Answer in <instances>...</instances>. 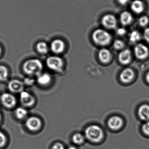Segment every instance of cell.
I'll list each match as a JSON object with an SVG mask.
<instances>
[{
    "instance_id": "1",
    "label": "cell",
    "mask_w": 149,
    "mask_h": 149,
    "mask_svg": "<svg viewBox=\"0 0 149 149\" xmlns=\"http://www.w3.org/2000/svg\"><path fill=\"white\" fill-rule=\"evenodd\" d=\"M43 66L39 59H31L27 60L23 63V71L29 76H38L42 72Z\"/></svg>"
},
{
    "instance_id": "2",
    "label": "cell",
    "mask_w": 149,
    "mask_h": 149,
    "mask_svg": "<svg viewBox=\"0 0 149 149\" xmlns=\"http://www.w3.org/2000/svg\"><path fill=\"white\" fill-rule=\"evenodd\" d=\"M85 135L89 141L93 143H98L104 137V132L102 128L95 125L88 126L85 130Z\"/></svg>"
},
{
    "instance_id": "3",
    "label": "cell",
    "mask_w": 149,
    "mask_h": 149,
    "mask_svg": "<svg viewBox=\"0 0 149 149\" xmlns=\"http://www.w3.org/2000/svg\"><path fill=\"white\" fill-rule=\"evenodd\" d=\"M92 40L96 44L99 46H106L109 44L111 40L110 34L102 29L95 30L92 35Z\"/></svg>"
},
{
    "instance_id": "4",
    "label": "cell",
    "mask_w": 149,
    "mask_h": 149,
    "mask_svg": "<svg viewBox=\"0 0 149 149\" xmlns=\"http://www.w3.org/2000/svg\"><path fill=\"white\" fill-rule=\"evenodd\" d=\"M46 64L49 68L56 72H61L64 66L63 59L56 56L49 57L46 61Z\"/></svg>"
},
{
    "instance_id": "5",
    "label": "cell",
    "mask_w": 149,
    "mask_h": 149,
    "mask_svg": "<svg viewBox=\"0 0 149 149\" xmlns=\"http://www.w3.org/2000/svg\"><path fill=\"white\" fill-rule=\"evenodd\" d=\"M0 100L3 106L8 109L13 108L17 103L16 97L8 93H5L1 95Z\"/></svg>"
},
{
    "instance_id": "6",
    "label": "cell",
    "mask_w": 149,
    "mask_h": 149,
    "mask_svg": "<svg viewBox=\"0 0 149 149\" xmlns=\"http://www.w3.org/2000/svg\"><path fill=\"white\" fill-rule=\"evenodd\" d=\"M42 124L40 118L36 116H31L26 121V126L29 130L36 132L40 129Z\"/></svg>"
},
{
    "instance_id": "7",
    "label": "cell",
    "mask_w": 149,
    "mask_h": 149,
    "mask_svg": "<svg viewBox=\"0 0 149 149\" xmlns=\"http://www.w3.org/2000/svg\"><path fill=\"white\" fill-rule=\"evenodd\" d=\"M134 53L137 58L144 60L149 55V50L147 46L142 43H139L134 48Z\"/></svg>"
},
{
    "instance_id": "8",
    "label": "cell",
    "mask_w": 149,
    "mask_h": 149,
    "mask_svg": "<svg viewBox=\"0 0 149 149\" xmlns=\"http://www.w3.org/2000/svg\"><path fill=\"white\" fill-rule=\"evenodd\" d=\"M20 100L22 104L25 107H31L35 103V98L27 91H23L20 95Z\"/></svg>"
},
{
    "instance_id": "9",
    "label": "cell",
    "mask_w": 149,
    "mask_h": 149,
    "mask_svg": "<svg viewBox=\"0 0 149 149\" xmlns=\"http://www.w3.org/2000/svg\"><path fill=\"white\" fill-rule=\"evenodd\" d=\"M102 23L106 28L113 29L116 27L117 21L116 17L113 15L107 14L102 18Z\"/></svg>"
},
{
    "instance_id": "10",
    "label": "cell",
    "mask_w": 149,
    "mask_h": 149,
    "mask_svg": "<svg viewBox=\"0 0 149 149\" xmlns=\"http://www.w3.org/2000/svg\"><path fill=\"white\" fill-rule=\"evenodd\" d=\"M50 49L54 54H61L65 50V43L61 39H55L51 42Z\"/></svg>"
},
{
    "instance_id": "11",
    "label": "cell",
    "mask_w": 149,
    "mask_h": 149,
    "mask_svg": "<svg viewBox=\"0 0 149 149\" xmlns=\"http://www.w3.org/2000/svg\"><path fill=\"white\" fill-rule=\"evenodd\" d=\"M24 88V83L19 80H11L8 83V89L13 93H21L23 91Z\"/></svg>"
},
{
    "instance_id": "12",
    "label": "cell",
    "mask_w": 149,
    "mask_h": 149,
    "mask_svg": "<svg viewBox=\"0 0 149 149\" xmlns=\"http://www.w3.org/2000/svg\"><path fill=\"white\" fill-rule=\"evenodd\" d=\"M123 122L120 117L113 116L111 117L108 121L109 127L111 130H118L123 126Z\"/></svg>"
},
{
    "instance_id": "13",
    "label": "cell",
    "mask_w": 149,
    "mask_h": 149,
    "mask_svg": "<svg viewBox=\"0 0 149 149\" xmlns=\"http://www.w3.org/2000/svg\"><path fill=\"white\" fill-rule=\"evenodd\" d=\"M134 71L130 68L124 70L120 75V79L123 82L128 83L131 81L134 77Z\"/></svg>"
},
{
    "instance_id": "14",
    "label": "cell",
    "mask_w": 149,
    "mask_h": 149,
    "mask_svg": "<svg viewBox=\"0 0 149 149\" xmlns=\"http://www.w3.org/2000/svg\"><path fill=\"white\" fill-rule=\"evenodd\" d=\"M132 54L129 49L122 50L118 55V58L119 62L122 64L126 65L129 64L132 60Z\"/></svg>"
},
{
    "instance_id": "15",
    "label": "cell",
    "mask_w": 149,
    "mask_h": 149,
    "mask_svg": "<svg viewBox=\"0 0 149 149\" xmlns=\"http://www.w3.org/2000/svg\"><path fill=\"white\" fill-rule=\"evenodd\" d=\"M98 56L99 60L102 63H108L111 59V53L107 49H101L98 52Z\"/></svg>"
},
{
    "instance_id": "16",
    "label": "cell",
    "mask_w": 149,
    "mask_h": 149,
    "mask_svg": "<svg viewBox=\"0 0 149 149\" xmlns=\"http://www.w3.org/2000/svg\"><path fill=\"white\" fill-rule=\"evenodd\" d=\"M52 77L49 73H41L37 76V83L42 86H46L51 81Z\"/></svg>"
},
{
    "instance_id": "17",
    "label": "cell",
    "mask_w": 149,
    "mask_h": 149,
    "mask_svg": "<svg viewBox=\"0 0 149 149\" xmlns=\"http://www.w3.org/2000/svg\"><path fill=\"white\" fill-rule=\"evenodd\" d=\"M139 116L144 121H149V105L143 104L139 107L138 109Z\"/></svg>"
},
{
    "instance_id": "18",
    "label": "cell",
    "mask_w": 149,
    "mask_h": 149,
    "mask_svg": "<svg viewBox=\"0 0 149 149\" xmlns=\"http://www.w3.org/2000/svg\"><path fill=\"white\" fill-rule=\"evenodd\" d=\"M120 20L122 25L128 26L132 22L133 17L130 12L125 11L122 13L120 15Z\"/></svg>"
},
{
    "instance_id": "19",
    "label": "cell",
    "mask_w": 149,
    "mask_h": 149,
    "mask_svg": "<svg viewBox=\"0 0 149 149\" xmlns=\"http://www.w3.org/2000/svg\"><path fill=\"white\" fill-rule=\"evenodd\" d=\"M131 8L135 13H141L144 8L143 3L140 0H134L131 5Z\"/></svg>"
},
{
    "instance_id": "20",
    "label": "cell",
    "mask_w": 149,
    "mask_h": 149,
    "mask_svg": "<svg viewBox=\"0 0 149 149\" xmlns=\"http://www.w3.org/2000/svg\"><path fill=\"white\" fill-rule=\"evenodd\" d=\"M36 49L40 54H45L48 52L49 47L47 44L44 42H40L36 45Z\"/></svg>"
},
{
    "instance_id": "21",
    "label": "cell",
    "mask_w": 149,
    "mask_h": 149,
    "mask_svg": "<svg viewBox=\"0 0 149 149\" xmlns=\"http://www.w3.org/2000/svg\"><path fill=\"white\" fill-rule=\"evenodd\" d=\"M72 141L74 143L77 145H81L84 143L85 137L81 133L77 132L74 133L72 136Z\"/></svg>"
},
{
    "instance_id": "22",
    "label": "cell",
    "mask_w": 149,
    "mask_h": 149,
    "mask_svg": "<svg viewBox=\"0 0 149 149\" xmlns=\"http://www.w3.org/2000/svg\"><path fill=\"white\" fill-rule=\"evenodd\" d=\"M9 75L8 69L4 65H0V81H6Z\"/></svg>"
},
{
    "instance_id": "23",
    "label": "cell",
    "mask_w": 149,
    "mask_h": 149,
    "mask_svg": "<svg viewBox=\"0 0 149 149\" xmlns=\"http://www.w3.org/2000/svg\"><path fill=\"white\" fill-rule=\"evenodd\" d=\"M141 39V34L139 31L133 30L129 35V40L132 43H135Z\"/></svg>"
},
{
    "instance_id": "24",
    "label": "cell",
    "mask_w": 149,
    "mask_h": 149,
    "mask_svg": "<svg viewBox=\"0 0 149 149\" xmlns=\"http://www.w3.org/2000/svg\"><path fill=\"white\" fill-rule=\"evenodd\" d=\"M27 114V110L23 107H19L15 111V116L19 119L25 118Z\"/></svg>"
},
{
    "instance_id": "25",
    "label": "cell",
    "mask_w": 149,
    "mask_h": 149,
    "mask_svg": "<svg viewBox=\"0 0 149 149\" xmlns=\"http://www.w3.org/2000/svg\"><path fill=\"white\" fill-rule=\"evenodd\" d=\"M124 46L123 42L120 40H116L113 43V47L116 49H122Z\"/></svg>"
},
{
    "instance_id": "26",
    "label": "cell",
    "mask_w": 149,
    "mask_h": 149,
    "mask_svg": "<svg viewBox=\"0 0 149 149\" xmlns=\"http://www.w3.org/2000/svg\"><path fill=\"white\" fill-rule=\"evenodd\" d=\"M149 22V18L147 16L144 15L141 16L139 19V23L141 26L144 27L148 24Z\"/></svg>"
},
{
    "instance_id": "27",
    "label": "cell",
    "mask_w": 149,
    "mask_h": 149,
    "mask_svg": "<svg viewBox=\"0 0 149 149\" xmlns=\"http://www.w3.org/2000/svg\"><path fill=\"white\" fill-rule=\"evenodd\" d=\"M6 142V136L3 132L0 131V148L5 146Z\"/></svg>"
},
{
    "instance_id": "28",
    "label": "cell",
    "mask_w": 149,
    "mask_h": 149,
    "mask_svg": "<svg viewBox=\"0 0 149 149\" xmlns=\"http://www.w3.org/2000/svg\"><path fill=\"white\" fill-rule=\"evenodd\" d=\"M143 132L147 135H149V121L145 123L142 126Z\"/></svg>"
},
{
    "instance_id": "29",
    "label": "cell",
    "mask_w": 149,
    "mask_h": 149,
    "mask_svg": "<svg viewBox=\"0 0 149 149\" xmlns=\"http://www.w3.org/2000/svg\"><path fill=\"white\" fill-rule=\"evenodd\" d=\"M23 83H24V85L26 84V85H28V86H31V85H33L34 84L35 80L32 77H29L25 78Z\"/></svg>"
},
{
    "instance_id": "30",
    "label": "cell",
    "mask_w": 149,
    "mask_h": 149,
    "mask_svg": "<svg viewBox=\"0 0 149 149\" xmlns=\"http://www.w3.org/2000/svg\"><path fill=\"white\" fill-rule=\"evenodd\" d=\"M51 149H65L64 146L61 143H56L53 145Z\"/></svg>"
},
{
    "instance_id": "31",
    "label": "cell",
    "mask_w": 149,
    "mask_h": 149,
    "mask_svg": "<svg viewBox=\"0 0 149 149\" xmlns=\"http://www.w3.org/2000/svg\"><path fill=\"white\" fill-rule=\"evenodd\" d=\"M143 37L144 40L149 43V28L145 29L143 33Z\"/></svg>"
},
{
    "instance_id": "32",
    "label": "cell",
    "mask_w": 149,
    "mask_h": 149,
    "mask_svg": "<svg viewBox=\"0 0 149 149\" xmlns=\"http://www.w3.org/2000/svg\"><path fill=\"white\" fill-rule=\"evenodd\" d=\"M116 33L118 36H123L126 33V30L123 28H120L117 30Z\"/></svg>"
},
{
    "instance_id": "33",
    "label": "cell",
    "mask_w": 149,
    "mask_h": 149,
    "mask_svg": "<svg viewBox=\"0 0 149 149\" xmlns=\"http://www.w3.org/2000/svg\"><path fill=\"white\" fill-rule=\"evenodd\" d=\"M117 1L120 5L124 6L127 4V3L129 2V0H117Z\"/></svg>"
},
{
    "instance_id": "34",
    "label": "cell",
    "mask_w": 149,
    "mask_h": 149,
    "mask_svg": "<svg viewBox=\"0 0 149 149\" xmlns=\"http://www.w3.org/2000/svg\"><path fill=\"white\" fill-rule=\"evenodd\" d=\"M146 81L149 83V72H148L146 74Z\"/></svg>"
},
{
    "instance_id": "35",
    "label": "cell",
    "mask_w": 149,
    "mask_h": 149,
    "mask_svg": "<svg viewBox=\"0 0 149 149\" xmlns=\"http://www.w3.org/2000/svg\"><path fill=\"white\" fill-rule=\"evenodd\" d=\"M68 149H77L75 146H70L69 147Z\"/></svg>"
},
{
    "instance_id": "36",
    "label": "cell",
    "mask_w": 149,
    "mask_h": 149,
    "mask_svg": "<svg viewBox=\"0 0 149 149\" xmlns=\"http://www.w3.org/2000/svg\"><path fill=\"white\" fill-rule=\"evenodd\" d=\"M1 121H2V116H1V113L0 112V124L1 123Z\"/></svg>"
},
{
    "instance_id": "37",
    "label": "cell",
    "mask_w": 149,
    "mask_h": 149,
    "mask_svg": "<svg viewBox=\"0 0 149 149\" xmlns=\"http://www.w3.org/2000/svg\"><path fill=\"white\" fill-rule=\"evenodd\" d=\"M2 48H1V46H0V56L1 55V54H2Z\"/></svg>"
}]
</instances>
